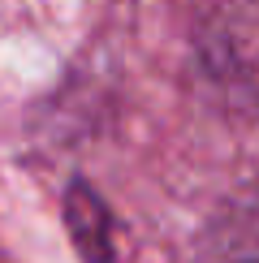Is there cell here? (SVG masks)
<instances>
[{
	"label": "cell",
	"mask_w": 259,
	"mask_h": 263,
	"mask_svg": "<svg viewBox=\"0 0 259 263\" xmlns=\"http://www.w3.org/2000/svg\"><path fill=\"white\" fill-rule=\"evenodd\" d=\"M208 263H259V190L237 199L208 229Z\"/></svg>",
	"instance_id": "cell-1"
},
{
	"label": "cell",
	"mask_w": 259,
	"mask_h": 263,
	"mask_svg": "<svg viewBox=\"0 0 259 263\" xmlns=\"http://www.w3.org/2000/svg\"><path fill=\"white\" fill-rule=\"evenodd\" d=\"M69 229L78 237V246L86 250L91 263H108V220H104V207L95 203L91 190L73 185L69 190Z\"/></svg>",
	"instance_id": "cell-2"
}]
</instances>
